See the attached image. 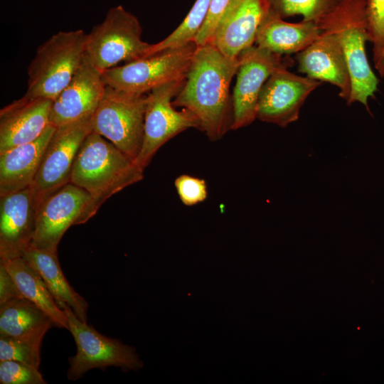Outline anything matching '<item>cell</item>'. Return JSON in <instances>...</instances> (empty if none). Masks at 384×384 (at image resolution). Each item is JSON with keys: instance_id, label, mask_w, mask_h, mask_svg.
Returning <instances> with one entry per match:
<instances>
[{"instance_id": "obj_1", "label": "cell", "mask_w": 384, "mask_h": 384, "mask_svg": "<svg viewBox=\"0 0 384 384\" xmlns=\"http://www.w3.org/2000/svg\"><path fill=\"white\" fill-rule=\"evenodd\" d=\"M239 58L223 55L212 43L198 46L185 83L173 100L174 107L191 112L210 141L220 139L232 128L230 85Z\"/></svg>"}, {"instance_id": "obj_2", "label": "cell", "mask_w": 384, "mask_h": 384, "mask_svg": "<svg viewBox=\"0 0 384 384\" xmlns=\"http://www.w3.org/2000/svg\"><path fill=\"white\" fill-rule=\"evenodd\" d=\"M144 171L134 159L92 131L79 149L70 182L91 196L97 212L114 194L142 181Z\"/></svg>"}, {"instance_id": "obj_3", "label": "cell", "mask_w": 384, "mask_h": 384, "mask_svg": "<svg viewBox=\"0 0 384 384\" xmlns=\"http://www.w3.org/2000/svg\"><path fill=\"white\" fill-rule=\"evenodd\" d=\"M368 0H341L318 25L322 31L335 34L344 51L351 78L347 105L360 102L368 110V99L374 96L379 80L371 69L366 53L368 41Z\"/></svg>"}, {"instance_id": "obj_4", "label": "cell", "mask_w": 384, "mask_h": 384, "mask_svg": "<svg viewBox=\"0 0 384 384\" xmlns=\"http://www.w3.org/2000/svg\"><path fill=\"white\" fill-rule=\"evenodd\" d=\"M87 38L82 29L59 31L38 46L28 68L24 95L55 100L80 66Z\"/></svg>"}, {"instance_id": "obj_5", "label": "cell", "mask_w": 384, "mask_h": 384, "mask_svg": "<svg viewBox=\"0 0 384 384\" xmlns=\"http://www.w3.org/2000/svg\"><path fill=\"white\" fill-rule=\"evenodd\" d=\"M142 33L137 16L121 5L112 7L87 33L85 55L100 72L142 58L151 44L142 39Z\"/></svg>"}, {"instance_id": "obj_6", "label": "cell", "mask_w": 384, "mask_h": 384, "mask_svg": "<svg viewBox=\"0 0 384 384\" xmlns=\"http://www.w3.org/2000/svg\"><path fill=\"white\" fill-rule=\"evenodd\" d=\"M197 45L164 50L102 72L106 85L134 95H145L164 84L184 79Z\"/></svg>"}, {"instance_id": "obj_7", "label": "cell", "mask_w": 384, "mask_h": 384, "mask_svg": "<svg viewBox=\"0 0 384 384\" xmlns=\"http://www.w3.org/2000/svg\"><path fill=\"white\" fill-rule=\"evenodd\" d=\"M146 95L127 93L106 85L92 119V131L134 160L144 138Z\"/></svg>"}, {"instance_id": "obj_8", "label": "cell", "mask_w": 384, "mask_h": 384, "mask_svg": "<svg viewBox=\"0 0 384 384\" xmlns=\"http://www.w3.org/2000/svg\"><path fill=\"white\" fill-rule=\"evenodd\" d=\"M63 311L77 349L75 355L69 358L68 380H76L94 368L105 370L114 366L129 371L142 368L143 362L134 347L102 335L93 326L79 319L71 309L67 308Z\"/></svg>"}, {"instance_id": "obj_9", "label": "cell", "mask_w": 384, "mask_h": 384, "mask_svg": "<svg viewBox=\"0 0 384 384\" xmlns=\"http://www.w3.org/2000/svg\"><path fill=\"white\" fill-rule=\"evenodd\" d=\"M185 81L186 78L164 84L146 95L143 142L135 159L143 170L170 139L188 129L200 128L195 114L186 109L176 110L172 103Z\"/></svg>"}, {"instance_id": "obj_10", "label": "cell", "mask_w": 384, "mask_h": 384, "mask_svg": "<svg viewBox=\"0 0 384 384\" xmlns=\"http://www.w3.org/2000/svg\"><path fill=\"white\" fill-rule=\"evenodd\" d=\"M96 213L91 196L69 182L38 206L35 235L31 245L58 252V245L68 229L85 223Z\"/></svg>"}, {"instance_id": "obj_11", "label": "cell", "mask_w": 384, "mask_h": 384, "mask_svg": "<svg viewBox=\"0 0 384 384\" xmlns=\"http://www.w3.org/2000/svg\"><path fill=\"white\" fill-rule=\"evenodd\" d=\"M92 116L55 128L31 186L37 208L48 196L70 182L79 149L92 131Z\"/></svg>"}, {"instance_id": "obj_12", "label": "cell", "mask_w": 384, "mask_h": 384, "mask_svg": "<svg viewBox=\"0 0 384 384\" xmlns=\"http://www.w3.org/2000/svg\"><path fill=\"white\" fill-rule=\"evenodd\" d=\"M239 66L233 102L231 129L245 127L257 119V107L261 89L277 68L290 65V59L253 46L238 57Z\"/></svg>"}, {"instance_id": "obj_13", "label": "cell", "mask_w": 384, "mask_h": 384, "mask_svg": "<svg viewBox=\"0 0 384 384\" xmlns=\"http://www.w3.org/2000/svg\"><path fill=\"white\" fill-rule=\"evenodd\" d=\"M288 67L282 65L269 76L261 89L257 107V119L281 127L298 119L307 97L321 84L289 71Z\"/></svg>"}, {"instance_id": "obj_14", "label": "cell", "mask_w": 384, "mask_h": 384, "mask_svg": "<svg viewBox=\"0 0 384 384\" xmlns=\"http://www.w3.org/2000/svg\"><path fill=\"white\" fill-rule=\"evenodd\" d=\"M37 210L31 187L0 196V261L22 257L31 245Z\"/></svg>"}, {"instance_id": "obj_15", "label": "cell", "mask_w": 384, "mask_h": 384, "mask_svg": "<svg viewBox=\"0 0 384 384\" xmlns=\"http://www.w3.org/2000/svg\"><path fill=\"white\" fill-rule=\"evenodd\" d=\"M105 87L102 72L85 55L71 81L53 101L50 124L59 127L92 117L102 100Z\"/></svg>"}, {"instance_id": "obj_16", "label": "cell", "mask_w": 384, "mask_h": 384, "mask_svg": "<svg viewBox=\"0 0 384 384\" xmlns=\"http://www.w3.org/2000/svg\"><path fill=\"white\" fill-rule=\"evenodd\" d=\"M299 72L307 77L327 82L339 89V96L347 101L351 92L348 62L338 37L322 31L308 47L297 53Z\"/></svg>"}, {"instance_id": "obj_17", "label": "cell", "mask_w": 384, "mask_h": 384, "mask_svg": "<svg viewBox=\"0 0 384 384\" xmlns=\"http://www.w3.org/2000/svg\"><path fill=\"white\" fill-rule=\"evenodd\" d=\"M53 100L26 95L0 110V154L41 137L51 124Z\"/></svg>"}, {"instance_id": "obj_18", "label": "cell", "mask_w": 384, "mask_h": 384, "mask_svg": "<svg viewBox=\"0 0 384 384\" xmlns=\"http://www.w3.org/2000/svg\"><path fill=\"white\" fill-rule=\"evenodd\" d=\"M270 11L267 0H240L219 24L210 43L225 56L238 58L254 46L259 28Z\"/></svg>"}, {"instance_id": "obj_19", "label": "cell", "mask_w": 384, "mask_h": 384, "mask_svg": "<svg viewBox=\"0 0 384 384\" xmlns=\"http://www.w3.org/2000/svg\"><path fill=\"white\" fill-rule=\"evenodd\" d=\"M55 128L50 124L37 139L0 154V196L32 186Z\"/></svg>"}, {"instance_id": "obj_20", "label": "cell", "mask_w": 384, "mask_h": 384, "mask_svg": "<svg viewBox=\"0 0 384 384\" xmlns=\"http://www.w3.org/2000/svg\"><path fill=\"white\" fill-rule=\"evenodd\" d=\"M270 9L261 23L256 37L257 46L282 55L298 53L321 33L318 23L302 20L290 23Z\"/></svg>"}, {"instance_id": "obj_21", "label": "cell", "mask_w": 384, "mask_h": 384, "mask_svg": "<svg viewBox=\"0 0 384 384\" xmlns=\"http://www.w3.org/2000/svg\"><path fill=\"white\" fill-rule=\"evenodd\" d=\"M22 257L38 272L55 303L62 309H70L84 322L87 321L88 304L68 282L61 269L58 252L30 245Z\"/></svg>"}, {"instance_id": "obj_22", "label": "cell", "mask_w": 384, "mask_h": 384, "mask_svg": "<svg viewBox=\"0 0 384 384\" xmlns=\"http://www.w3.org/2000/svg\"><path fill=\"white\" fill-rule=\"evenodd\" d=\"M14 278L23 298L41 308L51 319L54 326L69 329L68 318L55 303L38 272L23 257L0 261Z\"/></svg>"}, {"instance_id": "obj_23", "label": "cell", "mask_w": 384, "mask_h": 384, "mask_svg": "<svg viewBox=\"0 0 384 384\" xmlns=\"http://www.w3.org/2000/svg\"><path fill=\"white\" fill-rule=\"evenodd\" d=\"M53 326L48 315L27 299L0 304V335L19 337L48 331Z\"/></svg>"}, {"instance_id": "obj_24", "label": "cell", "mask_w": 384, "mask_h": 384, "mask_svg": "<svg viewBox=\"0 0 384 384\" xmlns=\"http://www.w3.org/2000/svg\"><path fill=\"white\" fill-rule=\"evenodd\" d=\"M212 0H196L181 24L164 40L151 44L144 58L194 41L207 17Z\"/></svg>"}, {"instance_id": "obj_25", "label": "cell", "mask_w": 384, "mask_h": 384, "mask_svg": "<svg viewBox=\"0 0 384 384\" xmlns=\"http://www.w3.org/2000/svg\"><path fill=\"white\" fill-rule=\"evenodd\" d=\"M46 332L19 337L0 335V361H16L38 369L41 346Z\"/></svg>"}, {"instance_id": "obj_26", "label": "cell", "mask_w": 384, "mask_h": 384, "mask_svg": "<svg viewBox=\"0 0 384 384\" xmlns=\"http://www.w3.org/2000/svg\"><path fill=\"white\" fill-rule=\"evenodd\" d=\"M341 0H267L270 9L282 18L300 15L318 23Z\"/></svg>"}, {"instance_id": "obj_27", "label": "cell", "mask_w": 384, "mask_h": 384, "mask_svg": "<svg viewBox=\"0 0 384 384\" xmlns=\"http://www.w3.org/2000/svg\"><path fill=\"white\" fill-rule=\"evenodd\" d=\"M1 384H46L38 369L12 361H0Z\"/></svg>"}, {"instance_id": "obj_28", "label": "cell", "mask_w": 384, "mask_h": 384, "mask_svg": "<svg viewBox=\"0 0 384 384\" xmlns=\"http://www.w3.org/2000/svg\"><path fill=\"white\" fill-rule=\"evenodd\" d=\"M240 0H212L207 17L194 41L198 46L210 43L223 18Z\"/></svg>"}, {"instance_id": "obj_29", "label": "cell", "mask_w": 384, "mask_h": 384, "mask_svg": "<svg viewBox=\"0 0 384 384\" xmlns=\"http://www.w3.org/2000/svg\"><path fill=\"white\" fill-rule=\"evenodd\" d=\"M368 41L373 43V62L384 49V0H368Z\"/></svg>"}, {"instance_id": "obj_30", "label": "cell", "mask_w": 384, "mask_h": 384, "mask_svg": "<svg viewBox=\"0 0 384 384\" xmlns=\"http://www.w3.org/2000/svg\"><path fill=\"white\" fill-rule=\"evenodd\" d=\"M174 186L181 201L186 206H195L207 198V184L203 178L182 174L175 179Z\"/></svg>"}, {"instance_id": "obj_31", "label": "cell", "mask_w": 384, "mask_h": 384, "mask_svg": "<svg viewBox=\"0 0 384 384\" xmlns=\"http://www.w3.org/2000/svg\"><path fill=\"white\" fill-rule=\"evenodd\" d=\"M23 298L14 278L0 263V304L15 299Z\"/></svg>"}, {"instance_id": "obj_32", "label": "cell", "mask_w": 384, "mask_h": 384, "mask_svg": "<svg viewBox=\"0 0 384 384\" xmlns=\"http://www.w3.org/2000/svg\"><path fill=\"white\" fill-rule=\"evenodd\" d=\"M375 69L380 77H384V49L376 60L374 61Z\"/></svg>"}]
</instances>
